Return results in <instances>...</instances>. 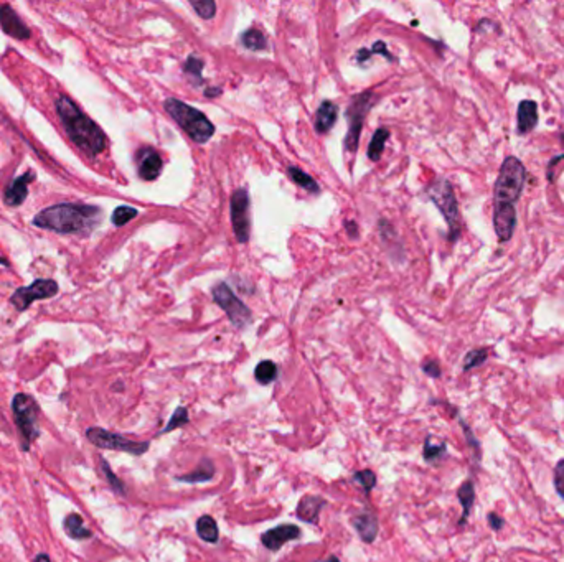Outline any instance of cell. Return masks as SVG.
Returning a JSON list of instances; mask_svg holds the SVG:
<instances>
[{
	"label": "cell",
	"mask_w": 564,
	"mask_h": 562,
	"mask_svg": "<svg viewBox=\"0 0 564 562\" xmlns=\"http://www.w3.org/2000/svg\"><path fill=\"white\" fill-rule=\"evenodd\" d=\"M101 223V208L85 203H60L33 218L37 228L60 234H88Z\"/></svg>",
	"instance_id": "6da1fadb"
},
{
	"label": "cell",
	"mask_w": 564,
	"mask_h": 562,
	"mask_svg": "<svg viewBox=\"0 0 564 562\" xmlns=\"http://www.w3.org/2000/svg\"><path fill=\"white\" fill-rule=\"evenodd\" d=\"M55 107L63 122L68 137L71 139L75 146L93 157L99 155L106 149V136H104L101 128L91 117L86 116L73 99H69L64 94L58 96L55 101Z\"/></svg>",
	"instance_id": "7a4b0ae2"
},
{
	"label": "cell",
	"mask_w": 564,
	"mask_h": 562,
	"mask_svg": "<svg viewBox=\"0 0 564 562\" xmlns=\"http://www.w3.org/2000/svg\"><path fill=\"white\" fill-rule=\"evenodd\" d=\"M527 170L525 165L516 157H509L503 160L500 172H498L493 197H495V208H515L522 195Z\"/></svg>",
	"instance_id": "3957f363"
},
{
	"label": "cell",
	"mask_w": 564,
	"mask_h": 562,
	"mask_svg": "<svg viewBox=\"0 0 564 562\" xmlns=\"http://www.w3.org/2000/svg\"><path fill=\"white\" fill-rule=\"evenodd\" d=\"M164 107L172 119L180 125L182 129L188 134L197 143H205L213 137L215 125L206 119V116L202 111L195 109L184 101L170 98L164 103Z\"/></svg>",
	"instance_id": "277c9868"
},
{
	"label": "cell",
	"mask_w": 564,
	"mask_h": 562,
	"mask_svg": "<svg viewBox=\"0 0 564 562\" xmlns=\"http://www.w3.org/2000/svg\"><path fill=\"white\" fill-rule=\"evenodd\" d=\"M12 411H14L15 424L24 442V450H28L35 439L40 435L38 429V406L32 396L19 393L12 399Z\"/></svg>",
	"instance_id": "5b68a950"
},
{
	"label": "cell",
	"mask_w": 564,
	"mask_h": 562,
	"mask_svg": "<svg viewBox=\"0 0 564 562\" xmlns=\"http://www.w3.org/2000/svg\"><path fill=\"white\" fill-rule=\"evenodd\" d=\"M428 193L432 202L436 203V207L442 211L446 221H448L449 236L454 241V239H457L459 233H461V220H459V207L452 185L448 180H439L429 186Z\"/></svg>",
	"instance_id": "8992f818"
},
{
	"label": "cell",
	"mask_w": 564,
	"mask_h": 562,
	"mask_svg": "<svg viewBox=\"0 0 564 562\" xmlns=\"http://www.w3.org/2000/svg\"><path fill=\"white\" fill-rule=\"evenodd\" d=\"M86 437H88V441L93 446L106 448V450L125 452V454L131 455H142L149 450V442L131 441V439L124 437V435L107 432V430L101 429V427H89L86 430Z\"/></svg>",
	"instance_id": "52a82bcc"
},
{
	"label": "cell",
	"mask_w": 564,
	"mask_h": 562,
	"mask_svg": "<svg viewBox=\"0 0 564 562\" xmlns=\"http://www.w3.org/2000/svg\"><path fill=\"white\" fill-rule=\"evenodd\" d=\"M211 292H213V299L216 300V304L227 312V315L229 317V320H231V324L234 326L245 328V326L249 324L251 310L236 297V295H234V292L229 289L224 282H218Z\"/></svg>",
	"instance_id": "ba28073f"
},
{
	"label": "cell",
	"mask_w": 564,
	"mask_h": 562,
	"mask_svg": "<svg viewBox=\"0 0 564 562\" xmlns=\"http://www.w3.org/2000/svg\"><path fill=\"white\" fill-rule=\"evenodd\" d=\"M58 294V284L51 279H38L32 286L20 287L17 289L10 297V304L14 305L19 312L27 310L35 300L51 299Z\"/></svg>",
	"instance_id": "9c48e42d"
},
{
	"label": "cell",
	"mask_w": 564,
	"mask_h": 562,
	"mask_svg": "<svg viewBox=\"0 0 564 562\" xmlns=\"http://www.w3.org/2000/svg\"><path fill=\"white\" fill-rule=\"evenodd\" d=\"M371 99H373L371 93L360 94L353 99V103H351L349 111H346V117H349V134H346V139H345L346 150L355 152L358 149L360 132H362L367 112L370 111V107H371Z\"/></svg>",
	"instance_id": "30bf717a"
},
{
	"label": "cell",
	"mask_w": 564,
	"mask_h": 562,
	"mask_svg": "<svg viewBox=\"0 0 564 562\" xmlns=\"http://www.w3.org/2000/svg\"><path fill=\"white\" fill-rule=\"evenodd\" d=\"M231 223L238 241L246 243L249 239V197L245 188L236 190L231 197Z\"/></svg>",
	"instance_id": "8fae6325"
},
{
	"label": "cell",
	"mask_w": 564,
	"mask_h": 562,
	"mask_svg": "<svg viewBox=\"0 0 564 562\" xmlns=\"http://www.w3.org/2000/svg\"><path fill=\"white\" fill-rule=\"evenodd\" d=\"M0 27H2V30L7 35H10L12 38L20 42L28 40L30 35H32L30 28L27 27V24H25V21L20 19V15L17 14L10 6H7V3L0 6Z\"/></svg>",
	"instance_id": "7c38bea8"
},
{
	"label": "cell",
	"mask_w": 564,
	"mask_h": 562,
	"mask_svg": "<svg viewBox=\"0 0 564 562\" xmlns=\"http://www.w3.org/2000/svg\"><path fill=\"white\" fill-rule=\"evenodd\" d=\"M136 162H137V170H139V177L142 180H155L160 175V170H162V159L157 154V150L152 149V147H142L141 150L137 152L136 155Z\"/></svg>",
	"instance_id": "4fadbf2b"
},
{
	"label": "cell",
	"mask_w": 564,
	"mask_h": 562,
	"mask_svg": "<svg viewBox=\"0 0 564 562\" xmlns=\"http://www.w3.org/2000/svg\"><path fill=\"white\" fill-rule=\"evenodd\" d=\"M299 536H301V529H299L296 525H281L266 531V533L261 536V543L264 544V547L269 549V551H279L282 544L292 541V539H297Z\"/></svg>",
	"instance_id": "5bb4252c"
},
{
	"label": "cell",
	"mask_w": 564,
	"mask_h": 562,
	"mask_svg": "<svg viewBox=\"0 0 564 562\" xmlns=\"http://www.w3.org/2000/svg\"><path fill=\"white\" fill-rule=\"evenodd\" d=\"M516 225L515 208H495L493 213V228H495L497 238L502 243H506L511 238Z\"/></svg>",
	"instance_id": "9a60e30c"
},
{
	"label": "cell",
	"mask_w": 564,
	"mask_h": 562,
	"mask_svg": "<svg viewBox=\"0 0 564 562\" xmlns=\"http://www.w3.org/2000/svg\"><path fill=\"white\" fill-rule=\"evenodd\" d=\"M33 180H35L33 172H27L25 175H20L17 177L15 180H12V183L6 190V203L8 207H19V204L25 202V198L28 197V185Z\"/></svg>",
	"instance_id": "2e32d148"
},
{
	"label": "cell",
	"mask_w": 564,
	"mask_h": 562,
	"mask_svg": "<svg viewBox=\"0 0 564 562\" xmlns=\"http://www.w3.org/2000/svg\"><path fill=\"white\" fill-rule=\"evenodd\" d=\"M322 507H325V500L315 495H307L297 504V516L306 523H317Z\"/></svg>",
	"instance_id": "e0dca14e"
},
{
	"label": "cell",
	"mask_w": 564,
	"mask_h": 562,
	"mask_svg": "<svg viewBox=\"0 0 564 562\" xmlns=\"http://www.w3.org/2000/svg\"><path fill=\"white\" fill-rule=\"evenodd\" d=\"M353 526L357 529V533L362 538V541L365 543H373L376 539V534H378V521L376 518L371 515V513H362V515L353 518Z\"/></svg>",
	"instance_id": "ac0fdd59"
},
{
	"label": "cell",
	"mask_w": 564,
	"mask_h": 562,
	"mask_svg": "<svg viewBox=\"0 0 564 562\" xmlns=\"http://www.w3.org/2000/svg\"><path fill=\"white\" fill-rule=\"evenodd\" d=\"M337 114H338L337 104H333L331 101H324L322 104H320L319 111H317V116H315L317 132L327 134L328 130L335 125Z\"/></svg>",
	"instance_id": "d6986e66"
},
{
	"label": "cell",
	"mask_w": 564,
	"mask_h": 562,
	"mask_svg": "<svg viewBox=\"0 0 564 562\" xmlns=\"http://www.w3.org/2000/svg\"><path fill=\"white\" fill-rule=\"evenodd\" d=\"M538 124V106L535 101H523L518 106V132L528 134Z\"/></svg>",
	"instance_id": "ffe728a7"
},
{
	"label": "cell",
	"mask_w": 564,
	"mask_h": 562,
	"mask_svg": "<svg viewBox=\"0 0 564 562\" xmlns=\"http://www.w3.org/2000/svg\"><path fill=\"white\" fill-rule=\"evenodd\" d=\"M213 477H215L213 464H211V460L203 459L202 462H200V465L195 472L180 475V477H177V480L184 482V483H202V482H210Z\"/></svg>",
	"instance_id": "44dd1931"
},
{
	"label": "cell",
	"mask_w": 564,
	"mask_h": 562,
	"mask_svg": "<svg viewBox=\"0 0 564 562\" xmlns=\"http://www.w3.org/2000/svg\"><path fill=\"white\" fill-rule=\"evenodd\" d=\"M64 529H67L69 538L73 539H89L91 536H93V533L85 526L83 518L76 515V513H71V515L67 516V520H64Z\"/></svg>",
	"instance_id": "7402d4cb"
},
{
	"label": "cell",
	"mask_w": 564,
	"mask_h": 562,
	"mask_svg": "<svg viewBox=\"0 0 564 562\" xmlns=\"http://www.w3.org/2000/svg\"><path fill=\"white\" fill-rule=\"evenodd\" d=\"M197 533H198L200 538L203 539V541L211 543V544H216V543H218V539H220L218 525H216V521L213 520V518L208 516V515L198 518Z\"/></svg>",
	"instance_id": "603a6c76"
},
{
	"label": "cell",
	"mask_w": 564,
	"mask_h": 562,
	"mask_svg": "<svg viewBox=\"0 0 564 562\" xmlns=\"http://www.w3.org/2000/svg\"><path fill=\"white\" fill-rule=\"evenodd\" d=\"M457 496H459V502L462 503V508H464V513H462V518H461V525H464L467 520L468 513H470V508L472 504H474V500H475V488H474V483L472 480H467L462 483V486L459 488L457 491Z\"/></svg>",
	"instance_id": "cb8c5ba5"
},
{
	"label": "cell",
	"mask_w": 564,
	"mask_h": 562,
	"mask_svg": "<svg viewBox=\"0 0 564 562\" xmlns=\"http://www.w3.org/2000/svg\"><path fill=\"white\" fill-rule=\"evenodd\" d=\"M241 43L245 45L248 50L253 51H263L267 48V40L266 37L261 33V30L258 28H249L243 33Z\"/></svg>",
	"instance_id": "d4e9b609"
},
{
	"label": "cell",
	"mask_w": 564,
	"mask_h": 562,
	"mask_svg": "<svg viewBox=\"0 0 564 562\" xmlns=\"http://www.w3.org/2000/svg\"><path fill=\"white\" fill-rule=\"evenodd\" d=\"M388 137H389V130H386V129H378L375 132L370 146H368V157H370V160H373V162L380 160V157L385 150V142Z\"/></svg>",
	"instance_id": "484cf974"
},
{
	"label": "cell",
	"mask_w": 564,
	"mask_h": 562,
	"mask_svg": "<svg viewBox=\"0 0 564 562\" xmlns=\"http://www.w3.org/2000/svg\"><path fill=\"white\" fill-rule=\"evenodd\" d=\"M289 177L296 182V185L302 186L303 190L310 191V193H319L320 191L319 185H317L314 178H312L310 175H307L306 172H302L299 167H289Z\"/></svg>",
	"instance_id": "4316f807"
},
{
	"label": "cell",
	"mask_w": 564,
	"mask_h": 562,
	"mask_svg": "<svg viewBox=\"0 0 564 562\" xmlns=\"http://www.w3.org/2000/svg\"><path fill=\"white\" fill-rule=\"evenodd\" d=\"M276 376H277V366L272 363V361L264 360L258 366H256L254 378L258 380V383H261V385H269V383H272L276 380Z\"/></svg>",
	"instance_id": "83f0119b"
},
{
	"label": "cell",
	"mask_w": 564,
	"mask_h": 562,
	"mask_svg": "<svg viewBox=\"0 0 564 562\" xmlns=\"http://www.w3.org/2000/svg\"><path fill=\"white\" fill-rule=\"evenodd\" d=\"M446 454V444L437 441L436 437H428L424 442V459L428 462H434Z\"/></svg>",
	"instance_id": "f1b7e54d"
},
{
	"label": "cell",
	"mask_w": 564,
	"mask_h": 562,
	"mask_svg": "<svg viewBox=\"0 0 564 562\" xmlns=\"http://www.w3.org/2000/svg\"><path fill=\"white\" fill-rule=\"evenodd\" d=\"M190 417H188V412H186L185 407H177L175 411H173L170 421H168V424L166 425V429L160 430V434H168L172 432V430L179 429V427H184L188 424Z\"/></svg>",
	"instance_id": "f546056e"
},
{
	"label": "cell",
	"mask_w": 564,
	"mask_h": 562,
	"mask_svg": "<svg viewBox=\"0 0 564 562\" xmlns=\"http://www.w3.org/2000/svg\"><path fill=\"white\" fill-rule=\"evenodd\" d=\"M139 215V211L132 207H119L116 208L114 213H112V225L121 228V226L127 225L129 221L134 220Z\"/></svg>",
	"instance_id": "4dcf8cb0"
},
{
	"label": "cell",
	"mask_w": 564,
	"mask_h": 562,
	"mask_svg": "<svg viewBox=\"0 0 564 562\" xmlns=\"http://www.w3.org/2000/svg\"><path fill=\"white\" fill-rule=\"evenodd\" d=\"M353 482L362 486L365 490V493H370L376 485V475L371 470H362V472H357L353 475Z\"/></svg>",
	"instance_id": "1f68e13d"
},
{
	"label": "cell",
	"mask_w": 564,
	"mask_h": 562,
	"mask_svg": "<svg viewBox=\"0 0 564 562\" xmlns=\"http://www.w3.org/2000/svg\"><path fill=\"white\" fill-rule=\"evenodd\" d=\"M485 360H487V350H485V348H479V350L468 351L466 360H464V371L477 368V366H480Z\"/></svg>",
	"instance_id": "d6a6232c"
},
{
	"label": "cell",
	"mask_w": 564,
	"mask_h": 562,
	"mask_svg": "<svg viewBox=\"0 0 564 562\" xmlns=\"http://www.w3.org/2000/svg\"><path fill=\"white\" fill-rule=\"evenodd\" d=\"M202 69H203V61L197 58V56H190L188 60H186L185 67H184V71L188 75L190 78H195V82L200 85L202 82Z\"/></svg>",
	"instance_id": "836d02e7"
},
{
	"label": "cell",
	"mask_w": 564,
	"mask_h": 562,
	"mask_svg": "<svg viewBox=\"0 0 564 562\" xmlns=\"http://www.w3.org/2000/svg\"><path fill=\"white\" fill-rule=\"evenodd\" d=\"M192 7L197 10V14L205 20L213 19L216 14V3L211 2V0H198V2H192Z\"/></svg>",
	"instance_id": "e575fe53"
},
{
	"label": "cell",
	"mask_w": 564,
	"mask_h": 562,
	"mask_svg": "<svg viewBox=\"0 0 564 562\" xmlns=\"http://www.w3.org/2000/svg\"><path fill=\"white\" fill-rule=\"evenodd\" d=\"M99 464H101V470L104 473V477H106V480L109 482V485L114 488V491H117L119 495H124L125 493V486L121 483L119 478L116 477L114 473H112V470L109 468V465H107V462L104 459H99Z\"/></svg>",
	"instance_id": "d590c367"
},
{
	"label": "cell",
	"mask_w": 564,
	"mask_h": 562,
	"mask_svg": "<svg viewBox=\"0 0 564 562\" xmlns=\"http://www.w3.org/2000/svg\"><path fill=\"white\" fill-rule=\"evenodd\" d=\"M554 485H556L558 493L564 500V460L559 462L556 468H554Z\"/></svg>",
	"instance_id": "8d00e7d4"
},
{
	"label": "cell",
	"mask_w": 564,
	"mask_h": 562,
	"mask_svg": "<svg viewBox=\"0 0 564 562\" xmlns=\"http://www.w3.org/2000/svg\"><path fill=\"white\" fill-rule=\"evenodd\" d=\"M423 371L429 374L431 378H439L441 376V368L439 365H437V361L434 360H428L423 363Z\"/></svg>",
	"instance_id": "74e56055"
},
{
	"label": "cell",
	"mask_w": 564,
	"mask_h": 562,
	"mask_svg": "<svg viewBox=\"0 0 564 562\" xmlns=\"http://www.w3.org/2000/svg\"><path fill=\"white\" fill-rule=\"evenodd\" d=\"M487 520H488L490 528H492L493 531H498L503 526V520L498 515H495V513H488Z\"/></svg>",
	"instance_id": "f35d334b"
},
{
	"label": "cell",
	"mask_w": 564,
	"mask_h": 562,
	"mask_svg": "<svg viewBox=\"0 0 564 562\" xmlns=\"http://www.w3.org/2000/svg\"><path fill=\"white\" fill-rule=\"evenodd\" d=\"M35 562H51V559H50L49 554H45V552H43V554L37 556V561H35Z\"/></svg>",
	"instance_id": "ab89813d"
},
{
	"label": "cell",
	"mask_w": 564,
	"mask_h": 562,
	"mask_svg": "<svg viewBox=\"0 0 564 562\" xmlns=\"http://www.w3.org/2000/svg\"><path fill=\"white\" fill-rule=\"evenodd\" d=\"M351 231V236H357V228H355V223H346V231Z\"/></svg>",
	"instance_id": "60d3db41"
},
{
	"label": "cell",
	"mask_w": 564,
	"mask_h": 562,
	"mask_svg": "<svg viewBox=\"0 0 564 562\" xmlns=\"http://www.w3.org/2000/svg\"><path fill=\"white\" fill-rule=\"evenodd\" d=\"M0 264H2V265H8V261L3 259V258H0Z\"/></svg>",
	"instance_id": "b9f144b4"
},
{
	"label": "cell",
	"mask_w": 564,
	"mask_h": 562,
	"mask_svg": "<svg viewBox=\"0 0 564 562\" xmlns=\"http://www.w3.org/2000/svg\"><path fill=\"white\" fill-rule=\"evenodd\" d=\"M327 562H340V561H338V559H337V557H331V559H328Z\"/></svg>",
	"instance_id": "7bdbcfd3"
}]
</instances>
